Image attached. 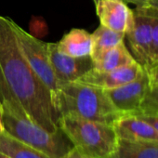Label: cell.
<instances>
[{"instance_id":"6da1fadb","label":"cell","mask_w":158,"mask_h":158,"mask_svg":"<svg viewBox=\"0 0 158 158\" xmlns=\"http://www.w3.org/2000/svg\"><path fill=\"white\" fill-rule=\"evenodd\" d=\"M0 102L50 132L59 129L51 92L22 53L13 21L4 16H0Z\"/></svg>"},{"instance_id":"7a4b0ae2","label":"cell","mask_w":158,"mask_h":158,"mask_svg":"<svg viewBox=\"0 0 158 158\" xmlns=\"http://www.w3.org/2000/svg\"><path fill=\"white\" fill-rule=\"evenodd\" d=\"M52 103L59 117L73 114L113 125L123 114L112 103L105 90L77 81L60 84L52 95Z\"/></svg>"},{"instance_id":"3957f363","label":"cell","mask_w":158,"mask_h":158,"mask_svg":"<svg viewBox=\"0 0 158 158\" xmlns=\"http://www.w3.org/2000/svg\"><path fill=\"white\" fill-rule=\"evenodd\" d=\"M58 127L73 147L97 158H112L118 137L113 125L89 120L73 114H63Z\"/></svg>"},{"instance_id":"277c9868","label":"cell","mask_w":158,"mask_h":158,"mask_svg":"<svg viewBox=\"0 0 158 158\" xmlns=\"http://www.w3.org/2000/svg\"><path fill=\"white\" fill-rule=\"evenodd\" d=\"M3 108L5 131L20 141L34 147L51 158H63L73 148V144L60 128L50 132L8 106L3 105Z\"/></svg>"},{"instance_id":"5b68a950","label":"cell","mask_w":158,"mask_h":158,"mask_svg":"<svg viewBox=\"0 0 158 158\" xmlns=\"http://www.w3.org/2000/svg\"><path fill=\"white\" fill-rule=\"evenodd\" d=\"M18 45L25 60L52 95L58 90L60 83L53 72L48 52V43H45L20 27L13 22Z\"/></svg>"},{"instance_id":"8992f818","label":"cell","mask_w":158,"mask_h":158,"mask_svg":"<svg viewBox=\"0 0 158 158\" xmlns=\"http://www.w3.org/2000/svg\"><path fill=\"white\" fill-rule=\"evenodd\" d=\"M135 60L146 72L154 63L152 28L148 16L138 7L134 10V26L126 35Z\"/></svg>"},{"instance_id":"52a82bcc","label":"cell","mask_w":158,"mask_h":158,"mask_svg":"<svg viewBox=\"0 0 158 158\" xmlns=\"http://www.w3.org/2000/svg\"><path fill=\"white\" fill-rule=\"evenodd\" d=\"M49 60L60 84L77 81L82 75L93 68V61L89 56L72 57L60 53L57 43H48Z\"/></svg>"},{"instance_id":"ba28073f","label":"cell","mask_w":158,"mask_h":158,"mask_svg":"<svg viewBox=\"0 0 158 158\" xmlns=\"http://www.w3.org/2000/svg\"><path fill=\"white\" fill-rule=\"evenodd\" d=\"M143 73V68L136 61L111 71H98L92 68L79 78L77 82L108 90L135 80Z\"/></svg>"},{"instance_id":"9c48e42d","label":"cell","mask_w":158,"mask_h":158,"mask_svg":"<svg viewBox=\"0 0 158 158\" xmlns=\"http://www.w3.org/2000/svg\"><path fill=\"white\" fill-rule=\"evenodd\" d=\"M149 86V77L144 71L135 80L116 89L105 90V93L120 113L134 114L139 110Z\"/></svg>"},{"instance_id":"30bf717a","label":"cell","mask_w":158,"mask_h":158,"mask_svg":"<svg viewBox=\"0 0 158 158\" xmlns=\"http://www.w3.org/2000/svg\"><path fill=\"white\" fill-rule=\"evenodd\" d=\"M102 25L127 35L134 26V10L123 0H99L95 4Z\"/></svg>"},{"instance_id":"8fae6325","label":"cell","mask_w":158,"mask_h":158,"mask_svg":"<svg viewBox=\"0 0 158 158\" xmlns=\"http://www.w3.org/2000/svg\"><path fill=\"white\" fill-rule=\"evenodd\" d=\"M113 127L120 139L158 142V132L138 115L123 114L114 121Z\"/></svg>"},{"instance_id":"7c38bea8","label":"cell","mask_w":158,"mask_h":158,"mask_svg":"<svg viewBox=\"0 0 158 158\" xmlns=\"http://www.w3.org/2000/svg\"><path fill=\"white\" fill-rule=\"evenodd\" d=\"M58 50L72 57L89 56L92 50V35L84 29L73 28L58 43Z\"/></svg>"},{"instance_id":"4fadbf2b","label":"cell","mask_w":158,"mask_h":158,"mask_svg":"<svg viewBox=\"0 0 158 158\" xmlns=\"http://www.w3.org/2000/svg\"><path fill=\"white\" fill-rule=\"evenodd\" d=\"M93 68L98 71H111L136 62L125 43L102 52L92 59Z\"/></svg>"},{"instance_id":"5bb4252c","label":"cell","mask_w":158,"mask_h":158,"mask_svg":"<svg viewBox=\"0 0 158 158\" xmlns=\"http://www.w3.org/2000/svg\"><path fill=\"white\" fill-rule=\"evenodd\" d=\"M112 158H158V142L118 139Z\"/></svg>"},{"instance_id":"9a60e30c","label":"cell","mask_w":158,"mask_h":158,"mask_svg":"<svg viewBox=\"0 0 158 158\" xmlns=\"http://www.w3.org/2000/svg\"><path fill=\"white\" fill-rule=\"evenodd\" d=\"M0 152L10 158H51L34 147L20 141L6 131L0 132Z\"/></svg>"},{"instance_id":"2e32d148","label":"cell","mask_w":158,"mask_h":158,"mask_svg":"<svg viewBox=\"0 0 158 158\" xmlns=\"http://www.w3.org/2000/svg\"><path fill=\"white\" fill-rule=\"evenodd\" d=\"M92 35V50L91 59L97 57L102 52L118 46L124 42L126 35L113 31L103 25H100Z\"/></svg>"},{"instance_id":"e0dca14e","label":"cell","mask_w":158,"mask_h":158,"mask_svg":"<svg viewBox=\"0 0 158 158\" xmlns=\"http://www.w3.org/2000/svg\"><path fill=\"white\" fill-rule=\"evenodd\" d=\"M136 115L158 116V83H152Z\"/></svg>"},{"instance_id":"ac0fdd59","label":"cell","mask_w":158,"mask_h":158,"mask_svg":"<svg viewBox=\"0 0 158 158\" xmlns=\"http://www.w3.org/2000/svg\"><path fill=\"white\" fill-rule=\"evenodd\" d=\"M143 13H145L151 23L152 36V47H153V57L154 62L158 60V11L146 6L138 7Z\"/></svg>"},{"instance_id":"d6986e66","label":"cell","mask_w":158,"mask_h":158,"mask_svg":"<svg viewBox=\"0 0 158 158\" xmlns=\"http://www.w3.org/2000/svg\"><path fill=\"white\" fill-rule=\"evenodd\" d=\"M63 158H97V157L87 154V153L81 152L80 150H78L77 148L73 146V148L64 155Z\"/></svg>"},{"instance_id":"ffe728a7","label":"cell","mask_w":158,"mask_h":158,"mask_svg":"<svg viewBox=\"0 0 158 158\" xmlns=\"http://www.w3.org/2000/svg\"><path fill=\"white\" fill-rule=\"evenodd\" d=\"M149 77L150 84L152 83H158V60L153 63V65L145 72Z\"/></svg>"},{"instance_id":"44dd1931","label":"cell","mask_w":158,"mask_h":158,"mask_svg":"<svg viewBox=\"0 0 158 158\" xmlns=\"http://www.w3.org/2000/svg\"><path fill=\"white\" fill-rule=\"evenodd\" d=\"M138 116H139L140 118L148 122L158 132V116H151V115H138Z\"/></svg>"},{"instance_id":"7402d4cb","label":"cell","mask_w":158,"mask_h":158,"mask_svg":"<svg viewBox=\"0 0 158 158\" xmlns=\"http://www.w3.org/2000/svg\"><path fill=\"white\" fill-rule=\"evenodd\" d=\"M126 3H131L134 4L136 7H142L145 6L148 0H123Z\"/></svg>"},{"instance_id":"603a6c76","label":"cell","mask_w":158,"mask_h":158,"mask_svg":"<svg viewBox=\"0 0 158 158\" xmlns=\"http://www.w3.org/2000/svg\"><path fill=\"white\" fill-rule=\"evenodd\" d=\"M3 114H4V108H3L2 102H0V132L5 131L4 123H3Z\"/></svg>"},{"instance_id":"cb8c5ba5","label":"cell","mask_w":158,"mask_h":158,"mask_svg":"<svg viewBox=\"0 0 158 158\" xmlns=\"http://www.w3.org/2000/svg\"><path fill=\"white\" fill-rule=\"evenodd\" d=\"M145 6L158 11V0H148Z\"/></svg>"},{"instance_id":"d4e9b609","label":"cell","mask_w":158,"mask_h":158,"mask_svg":"<svg viewBox=\"0 0 158 158\" xmlns=\"http://www.w3.org/2000/svg\"><path fill=\"white\" fill-rule=\"evenodd\" d=\"M0 158H10V157L8 156V155H6L5 153H3V152H0Z\"/></svg>"},{"instance_id":"484cf974","label":"cell","mask_w":158,"mask_h":158,"mask_svg":"<svg viewBox=\"0 0 158 158\" xmlns=\"http://www.w3.org/2000/svg\"><path fill=\"white\" fill-rule=\"evenodd\" d=\"M93 1H94V3H95V4H96V3H97V2H98V1H99V0H93Z\"/></svg>"}]
</instances>
